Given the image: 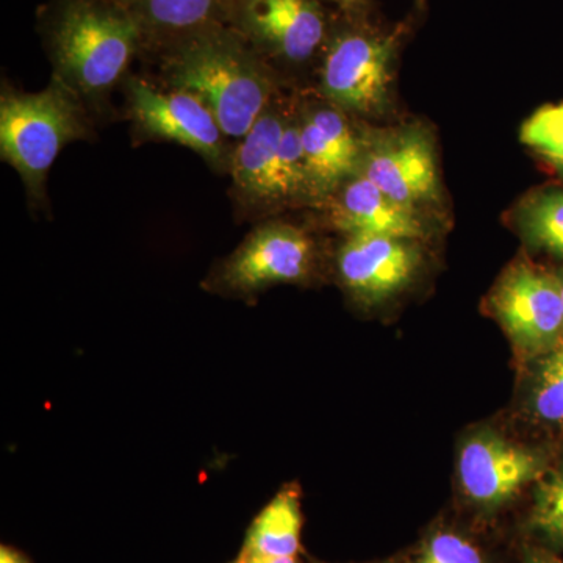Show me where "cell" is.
<instances>
[{
	"mask_svg": "<svg viewBox=\"0 0 563 563\" xmlns=\"http://www.w3.org/2000/svg\"><path fill=\"white\" fill-rule=\"evenodd\" d=\"M362 176L393 201L418 210L439 195L435 151L428 133L418 128L362 136Z\"/></svg>",
	"mask_w": 563,
	"mask_h": 563,
	"instance_id": "9",
	"label": "cell"
},
{
	"mask_svg": "<svg viewBox=\"0 0 563 563\" xmlns=\"http://www.w3.org/2000/svg\"><path fill=\"white\" fill-rule=\"evenodd\" d=\"M335 195L331 221L346 236L380 235L420 242L429 235L418 210L393 201L362 174L344 181Z\"/></svg>",
	"mask_w": 563,
	"mask_h": 563,
	"instance_id": "14",
	"label": "cell"
},
{
	"mask_svg": "<svg viewBox=\"0 0 563 563\" xmlns=\"http://www.w3.org/2000/svg\"><path fill=\"white\" fill-rule=\"evenodd\" d=\"M333 2L343 3V5H350V3L355 2V0H333Z\"/></svg>",
	"mask_w": 563,
	"mask_h": 563,
	"instance_id": "27",
	"label": "cell"
},
{
	"mask_svg": "<svg viewBox=\"0 0 563 563\" xmlns=\"http://www.w3.org/2000/svg\"><path fill=\"white\" fill-rule=\"evenodd\" d=\"M114 2L120 3L124 9H128V7L131 5L132 0H114Z\"/></svg>",
	"mask_w": 563,
	"mask_h": 563,
	"instance_id": "26",
	"label": "cell"
},
{
	"mask_svg": "<svg viewBox=\"0 0 563 563\" xmlns=\"http://www.w3.org/2000/svg\"><path fill=\"white\" fill-rule=\"evenodd\" d=\"M558 172L561 173V176L563 177V165L562 166H558Z\"/></svg>",
	"mask_w": 563,
	"mask_h": 563,
	"instance_id": "28",
	"label": "cell"
},
{
	"mask_svg": "<svg viewBox=\"0 0 563 563\" xmlns=\"http://www.w3.org/2000/svg\"><path fill=\"white\" fill-rule=\"evenodd\" d=\"M88 133L81 99L57 77L40 92L2 91L0 155L20 174L31 201L46 198L47 174L63 147Z\"/></svg>",
	"mask_w": 563,
	"mask_h": 563,
	"instance_id": "3",
	"label": "cell"
},
{
	"mask_svg": "<svg viewBox=\"0 0 563 563\" xmlns=\"http://www.w3.org/2000/svg\"><path fill=\"white\" fill-rule=\"evenodd\" d=\"M128 111L144 140L172 141L188 147L220 173L231 168L228 136L213 113L195 96L162 91L147 81L129 79Z\"/></svg>",
	"mask_w": 563,
	"mask_h": 563,
	"instance_id": "6",
	"label": "cell"
},
{
	"mask_svg": "<svg viewBox=\"0 0 563 563\" xmlns=\"http://www.w3.org/2000/svg\"><path fill=\"white\" fill-rule=\"evenodd\" d=\"M488 306L526 362L563 340V299L555 273L515 262L493 288Z\"/></svg>",
	"mask_w": 563,
	"mask_h": 563,
	"instance_id": "4",
	"label": "cell"
},
{
	"mask_svg": "<svg viewBox=\"0 0 563 563\" xmlns=\"http://www.w3.org/2000/svg\"><path fill=\"white\" fill-rule=\"evenodd\" d=\"M172 90L199 99L228 139L242 140L276 98V79L242 33L224 25L173 43L163 66Z\"/></svg>",
	"mask_w": 563,
	"mask_h": 563,
	"instance_id": "1",
	"label": "cell"
},
{
	"mask_svg": "<svg viewBox=\"0 0 563 563\" xmlns=\"http://www.w3.org/2000/svg\"><path fill=\"white\" fill-rule=\"evenodd\" d=\"M520 139L555 166H562L563 103L537 110L521 128Z\"/></svg>",
	"mask_w": 563,
	"mask_h": 563,
	"instance_id": "20",
	"label": "cell"
},
{
	"mask_svg": "<svg viewBox=\"0 0 563 563\" xmlns=\"http://www.w3.org/2000/svg\"><path fill=\"white\" fill-rule=\"evenodd\" d=\"M235 0H132L128 10L141 31L173 43L222 25L235 13Z\"/></svg>",
	"mask_w": 563,
	"mask_h": 563,
	"instance_id": "15",
	"label": "cell"
},
{
	"mask_svg": "<svg viewBox=\"0 0 563 563\" xmlns=\"http://www.w3.org/2000/svg\"><path fill=\"white\" fill-rule=\"evenodd\" d=\"M235 563H299L296 555H272V554H258L247 553L243 551L240 553L239 559Z\"/></svg>",
	"mask_w": 563,
	"mask_h": 563,
	"instance_id": "22",
	"label": "cell"
},
{
	"mask_svg": "<svg viewBox=\"0 0 563 563\" xmlns=\"http://www.w3.org/2000/svg\"><path fill=\"white\" fill-rule=\"evenodd\" d=\"M236 31L257 52L288 63L313 57L325 35V22L313 0H239Z\"/></svg>",
	"mask_w": 563,
	"mask_h": 563,
	"instance_id": "11",
	"label": "cell"
},
{
	"mask_svg": "<svg viewBox=\"0 0 563 563\" xmlns=\"http://www.w3.org/2000/svg\"><path fill=\"white\" fill-rule=\"evenodd\" d=\"M529 363L523 398L526 412L537 422L563 429V340Z\"/></svg>",
	"mask_w": 563,
	"mask_h": 563,
	"instance_id": "17",
	"label": "cell"
},
{
	"mask_svg": "<svg viewBox=\"0 0 563 563\" xmlns=\"http://www.w3.org/2000/svg\"><path fill=\"white\" fill-rule=\"evenodd\" d=\"M299 125L313 198L324 201L361 172L363 140L333 106L303 111Z\"/></svg>",
	"mask_w": 563,
	"mask_h": 563,
	"instance_id": "12",
	"label": "cell"
},
{
	"mask_svg": "<svg viewBox=\"0 0 563 563\" xmlns=\"http://www.w3.org/2000/svg\"><path fill=\"white\" fill-rule=\"evenodd\" d=\"M288 113L273 102L232 152L233 195L244 209L262 210L280 206L277 195V165L282 133Z\"/></svg>",
	"mask_w": 563,
	"mask_h": 563,
	"instance_id": "13",
	"label": "cell"
},
{
	"mask_svg": "<svg viewBox=\"0 0 563 563\" xmlns=\"http://www.w3.org/2000/svg\"><path fill=\"white\" fill-rule=\"evenodd\" d=\"M143 31L135 16L101 0H69L51 29L55 76L84 101L113 90L139 51Z\"/></svg>",
	"mask_w": 563,
	"mask_h": 563,
	"instance_id": "2",
	"label": "cell"
},
{
	"mask_svg": "<svg viewBox=\"0 0 563 563\" xmlns=\"http://www.w3.org/2000/svg\"><path fill=\"white\" fill-rule=\"evenodd\" d=\"M410 563H485L483 551L468 539L451 531L433 532Z\"/></svg>",
	"mask_w": 563,
	"mask_h": 563,
	"instance_id": "21",
	"label": "cell"
},
{
	"mask_svg": "<svg viewBox=\"0 0 563 563\" xmlns=\"http://www.w3.org/2000/svg\"><path fill=\"white\" fill-rule=\"evenodd\" d=\"M302 514L299 492L287 487L252 521L243 551L272 555H296L301 548Z\"/></svg>",
	"mask_w": 563,
	"mask_h": 563,
	"instance_id": "16",
	"label": "cell"
},
{
	"mask_svg": "<svg viewBox=\"0 0 563 563\" xmlns=\"http://www.w3.org/2000/svg\"><path fill=\"white\" fill-rule=\"evenodd\" d=\"M314 246L287 222L258 225L211 274L209 288L247 296L277 284H298L313 272Z\"/></svg>",
	"mask_w": 563,
	"mask_h": 563,
	"instance_id": "5",
	"label": "cell"
},
{
	"mask_svg": "<svg viewBox=\"0 0 563 563\" xmlns=\"http://www.w3.org/2000/svg\"><path fill=\"white\" fill-rule=\"evenodd\" d=\"M528 528L544 543L563 550V461L537 481Z\"/></svg>",
	"mask_w": 563,
	"mask_h": 563,
	"instance_id": "19",
	"label": "cell"
},
{
	"mask_svg": "<svg viewBox=\"0 0 563 563\" xmlns=\"http://www.w3.org/2000/svg\"><path fill=\"white\" fill-rule=\"evenodd\" d=\"M0 563H32L21 551L2 544L0 548Z\"/></svg>",
	"mask_w": 563,
	"mask_h": 563,
	"instance_id": "24",
	"label": "cell"
},
{
	"mask_svg": "<svg viewBox=\"0 0 563 563\" xmlns=\"http://www.w3.org/2000/svg\"><path fill=\"white\" fill-rule=\"evenodd\" d=\"M517 225L531 246L563 258V190L526 199L517 211Z\"/></svg>",
	"mask_w": 563,
	"mask_h": 563,
	"instance_id": "18",
	"label": "cell"
},
{
	"mask_svg": "<svg viewBox=\"0 0 563 563\" xmlns=\"http://www.w3.org/2000/svg\"><path fill=\"white\" fill-rule=\"evenodd\" d=\"M555 276H558L559 285H561L562 299H563V268L558 269V272H555Z\"/></svg>",
	"mask_w": 563,
	"mask_h": 563,
	"instance_id": "25",
	"label": "cell"
},
{
	"mask_svg": "<svg viewBox=\"0 0 563 563\" xmlns=\"http://www.w3.org/2000/svg\"><path fill=\"white\" fill-rule=\"evenodd\" d=\"M395 44L383 36L346 32L325 52L321 91L344 113H380L388 99Z\"/></svg>",
	"mask_w": 563,
	"mask_h": 563,
	"instance_id": "8",
	"label": "cell"
},
{
	"mask_svg": "<svg viewBox=\"0 0 563 563\" xmlns=\"http://www.w3.org/2000/svg\"><path fill=\"white\" fill-rule=\"evenodd\" d=\"M418 242L395 236L351 235L336 255L344 290L363 306H379L406 290L421 266Z\"/></svg>",
	"mask_w": 563,
	"mask_h": 563,
	"instance_id": "10",
	"label": "cell"
},
{
	"mask_svg": "<svg viewBox=\"0 0 563 563\" xmlns=\"http://www.w3.org/2000/svg\"><path fill=\"white\" fill-rule=\"evenodd\" d=\"M523 563H563V559L540 547H526Z\"/></svg>",
	"mask_w": 563,
	"mask_h": 563,
	"instance_id": "23",
	"label": "cell"
},
{
	"mask_svg": "<svg viewBox=\"0 0 563 563\" xmlns=\"http://www.w3.org/2000/svg\"><path fill=\"white\" fill-rule=\"evenodd\" d=\"M550 468L536 448L514 442L492 428L466 435L457 459V477L466 501L496 512Z\"/></svg>",
	"mask_w": 563,
	"mask_h": 563,
	"instance_id": "7",
	"label": "cell"
}]
</instances>
